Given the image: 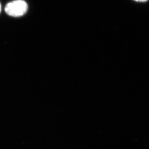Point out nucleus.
I'll return each instance as SVG.
<instances>
[{"label":"nucleus","instance_id":"f257e3e1","mask_svg":"<svg viewBox=\"0 0 149 149\" xmlns=\"http://www.w3.org/2000/svg\"><path fill=\"white\" fill-rule=\"evenodd\" d=\"M28 10V5L23 0H16L6 6L5 11L8 15L20 17L25 14Z\"/></svg>","mask_w":149,"mask_h":149},{"label":"nucleus","instance_id":"f03ea898","mask_svg":"<svg viewBox=\"0 0 149 149\" xmlns=\"http://www.w3.org/2000/svg\"><path fill=\"white\" fill-rule=\"evenodd\" d=\"M134 1H139V2H145V1H146L148 0H134Z\"/></svg>","mask_w":149,"mask_h":149},{"label":"nucleus","instance_id":"7ed1b4c3","mask_svg":"<svg viewBox=\"0 0 149 149\" xmlns=\"http://www.w3.org/2000/svg\"><path fill=\"white\" fill-rule=\"evenodd\" d=\"M1 4H0V12H1Z\"/></svg>","mask_w":149,"mask_h":149}]
</instances>
